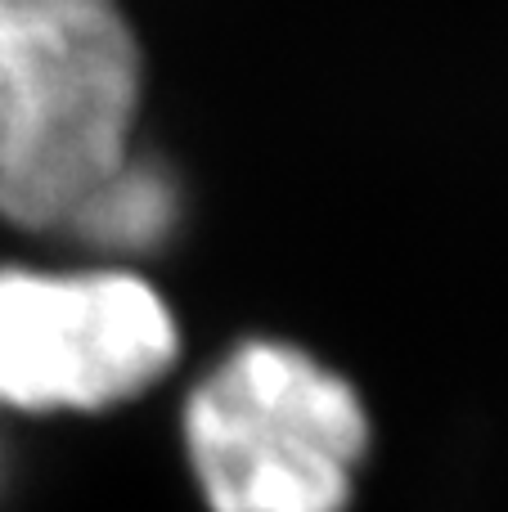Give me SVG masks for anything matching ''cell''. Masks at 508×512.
<instances>
[{"label":"cell","mask_w":508,"mask_h":512,"mask_svg":"<svg viewBox=\"0 0 508 512\" xmlns=\"http://www.w3.org/2000/svg\"><path fill=\"white\" fill-rule=\"evenodd\" d=\"M180 225V189L167 167L131 153L122 171L72 221V239L99 252H158Z\"/></svg>","instance_id":"277c9868"},{"label":"cell","mask_w":508,"mask_h":512,"mask_svg":"<svg viewBox=\"0 0 508 512\" xmlns=\"http://www.w3.org/2000/svg\"><path fill=\"white\" fill-rule=\"evenodd\" d=\"M185 450L212 512H342L369 414L329 364L257 337L194 387Z\"/></svg>","instance_id":"7a4b0ae2"},{"label":"cell","mask_w":508,"mask_h":512,"mask_svg":"<svg viewBox=\"0 0 508 512\" xmlns=\"http://www.w3.org/2000/svg\"><path fill=\"white\" fill-rule=\"evenodd\" d=\"M140 45L117 0H0V216L68 234L131 162Z\"/></svg>","instance_id":"6da1fadb"},{"label":"cell","mask_w":508,"mask_h":512,"mask_svg":"<svg viewBox=\"0 0 508 512\" xmlns=\"http://www.w3.org/2000/svg\"><path fill=\"white\" fill-rule=\"evenodd\" d=\"M180 333L131 270H0V405L108 409L171 369Z\"/></svg>","instance_id":"3957f363"}]
</instances>
